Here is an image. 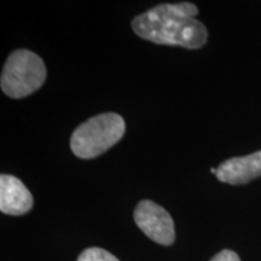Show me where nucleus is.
<instances>
[{
    "mask_svg": "<svg viewBox=\"0 0 261 261\" xmlns=\"http://www.w3.org/2000/svg\"><path fill=\"white\" fill-rule=\"evenodd\" d=\"M261 177V150L254 154L232 158L217 168V178L231 185H242Z\"/></svg>",
    "mask_w": 261,
    "mask_h": 261,
    "instance_id": "nucleus-6",
    "label": "nucleus"
},
{
    "mask_svg": "<svg viewBox=\"0 0 261 261\" xmlns=\"http://www.w3.org/2000/svg\"><path fill=\"white\" fill-rule=\"evenodd\" d=\"M45 80L44 61L29 50H16L6 60L0 85L6 96L23 98L40 89Z\"/></svg>",
    "mask_w": 261,
    "mask_h": 261,
    "instance_id": "nucleus-3",
    "label": "nucleus"
},
{
    "mask_svg": "<svg viewBox=\"0 0 261 261\" xmlns=\"http://www.w3.org/2000/svg\"><path fill=\"white\" fill-rule=\"evenodd\" d=\"M34 204V198L18 178L0 175V211L9 215H23Z\"/></svg>",
    "mask_w": 261,
    "mask_h": 261,
    "instance_id": "nucleus-5",
    "label": "nucleus"
},
{
    "mask_svg": "<svg viewBox=\"0 0 261 261\" xmlns=\"http://www.w3.org/2000/svg\"><path fill=\"white\" fill-rule=\"evenodd\" d=\"M196 15L198 9L192 3L161 4L133 18L132 28L144 40L194 50L208 39L207 29Z\"/></svg>",
    "mask_w": 261,
    "mask_h": 261,
    "instance_id": "nucleus-1",
    "label": "nucleus"
},
{
    "mask_svg": "<svg viewBox=\"0 0 261 261\" xmlns=\"http://www.w3.org/2000/svg\"><path fill=\"white\" fill-rule=\"evenodd\" d=\"M135 221L140 230L154 242L171 246L175 240L174 223L165 208L155 202L144 200L137 204Z\"/></svg>",
    "mask_w": 261,
    "mask_h": 261,
    "instance_id": "nucleus-4",
    "label": "nucleus"
},
{
    "mask_svg": "<svg viewBox=\"0 0 261 261\" xmlns=\"http://www.w3.org/2000/svg\"><path fill=\"white\" fill-rule=\"evenodd\" d=\"M77 261H120L116 256L110 254L107 250L102 249V248H87L80 254Z\"/></svg>",
    "mask_w": 261,
    "mask_h": 261,
    "instance_id": "nucleus-7",
    "label": "nucleus"
},
{
    "mask_svg": "<svg viewBox=\"0 0 261 261\" xmlns=\"http://www.w3.org/2000/svg\"><path fill=\"white\" fill-rule=\"evenodd\" d=\"M211 172L213 173V174L217 175V168H211Z\"/></svg>",
    "mask_w": 261,
    "mask_h": 261,
    "instance_id": "nucleus-9",
    "label": "nucleus"
},
{
    "mask_svg": "<svg viewBox=\"0 0 261 261\" xmlns=\"http://www.w3.org/2000/svg\"><path fill=\"white\" fill-rule=\"evenodd\" d=\"M125 130L126 123L121 115L115 113L99 114L74 130L70 138L71 151L79 159H94L120 142Z\"/></svg>",
    "mask_w": 261,
    "mask_h": 261,
    "instance_id": "nucleus-2",
    "label": "nucleus"
},
{
    "mask_svg": "<svg viewBox=\"0 0 261 261\" xmlns=\"http://www.w3.org/2000/svg\"><path fill=\"white\" fill-rule=\"evenodd\" d=\"M211 261H241V259L232 250L224 249L220 253H218Z\"/></svg>",
    "mask_w": 261,
    "mask_h": 261,
    "instance_id": "nucleus-8",
    "label": "nucleus"
}]
</instances>
